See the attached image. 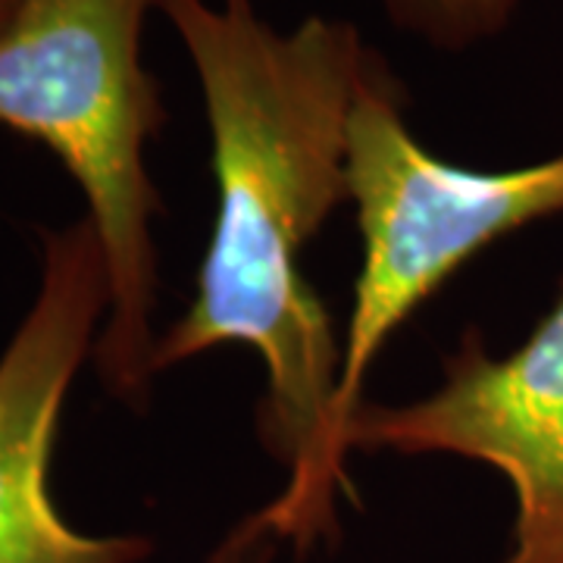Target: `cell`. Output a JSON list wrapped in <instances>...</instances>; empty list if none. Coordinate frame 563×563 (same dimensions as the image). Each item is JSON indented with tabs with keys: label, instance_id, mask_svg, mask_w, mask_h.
Instances as JSON below:
<instances>
[{
	"label": "cell",
	"instance_id": "6da1fadb",
	"mask_svg": "<svg viewBox=\"0 0 563 563\" xmlns=\"http://www.w3.org/2000/svg\"><path fill=\"white\" fill-rule=\"evenodd\" d=\"M157 10L201 85L217 220L195 298L157 339L154 376L220 344L261 354V439L291 479L213 563H244L263 539L303 554L339 532L335 495L351 492L329 444L344 342L307 282L303 251L351 201V113L373 47L332 16L282 32L254 0H157Z\"/></svg>",
	"mask_w": 563,
	"mask_h": 563
},
{
	"label": "cell",
	"instance_id": "8992f818",
	"mask_svg": "<svg viewBox=\"0 0 563 563\" xmlns=\"http://www.w3.org/2000/svg\"><path fill=\"white\" fill-rule=\"evenodd\" d=\"M388 20L439 51H466L501 35L523 0H379Z\"/></svg>",
	"mask_w": 563,
	"mask_h": 563
},
{
	"label": "cell",
	"instance_id": "3957f363",
	"mask_svg": "<svg viewBox=\"0 0 563 563\" xmlns=\"http://www.w3.org/2000/svg\"><path fill=\"white\" fill-rule=\"evenodd\" d=\"M347 188L363 261L332 404V461L344 470V422L388 339L485 247L563 213V151L514 169H470L422 147L407 125V91L373 51L347 139Z\"/></svg>",
	"mask_w": 563,
	"mask_h": 563
},
{
	"label": "cell",
	"instance_id": "7a4b0ae2",
	"mask_svg": "<svg viewBox=\"0 0 563 563\" xmlns=\"http://www.w3.org/2000/svg\"><path fill=\"white\" fill-rule=\"evenodd\" d=\"M157 0H16L0 25V125L44 144L81 188L110 276L95 366L141 407L154 379L161 195L144 166L161 135V85L141 63Z\"/></svg>",
	"mask_w": 563,
	"mask_h": 563
},
{
	"label": "cell",
	"instance_id": "5b68a950",
	"mask_svg": "<svg viewBox=\"0 0 563 563\" xmlns=\"http://www.w3.org/2000/svg\"><path fill=\"white\" fill-rule=\"evenodd\" d=\"M110 276L91 220L44 232L41 285L0 354V563H141L144 536H85L51 495L66 391L95 351Z\"/></svg>",
	"mask_w": 563,
	"mask_h": 563
},
{
	"label": "cell",
	"instance_id": "277c9868",
	"mask_svg": "<svg viewBox=\"0 0 563 563\" xmlns=\"http://www.w3.org/2000/svg\"><path fill=\"white\" fill-rule=\"evenodd\" d=\"M442 385L413 404H369L344 422L342 451L454 454L495 466L517 520L501 563H563V276L523 344L495 357L466 329Z\"/></svg>",
	"mask_w": 563,
	"mask_h": 563
},
{
	"label": "cell",
	"instance_id": "52a82bcc",
	"mask_svg": "<svg viewBox=\"0 0 563 563\" xmlns=\"http://www.w3.org/2000/svg\"><path fill=\"white\" fill-rule=\"evenodd\" d=\"M13 7H16V0H0V25L7 22L10 13H13Z\"/></svg>",
	"mask_w": 563,
	"mask_h": 563
}]
</instances>
